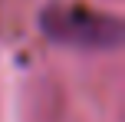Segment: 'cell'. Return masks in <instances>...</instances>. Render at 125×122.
Masks as SVG:
<instances>
[{"mask_svg":"<svg viewBox=\"0 0 125 122\" xmlns=\"http://www.w3.org/2000/svg\"><path fill=\"white\" fill-rule=\"evenodd\" d=\"M40 30L59 46L73 50H119L125 40V23L105 10H92L82 3H50L40 13Z\"/></svg>","mask_w":125,"mask_h":122,"instance_id":"cell-1","label":"cell"}]
</instances>
